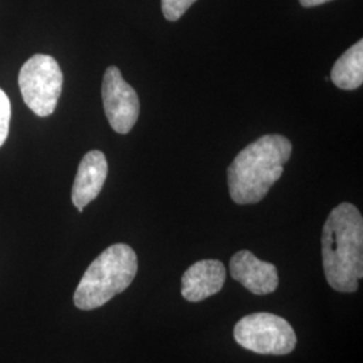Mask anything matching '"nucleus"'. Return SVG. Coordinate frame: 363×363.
<instances>
[{
  "label": "nucleus",
  "mask_w": 363,
  "mask_h": 363,
  "mask_svg": "<svg viewBox=\"0 0 363 363\" xmlns=\"http://www.w3.org/2000/svg\"><path fill=\"white\" fill-rule=\"evenodd\" d=\"M322 256L333 289L358 291L363 277V218L354 205L343 202L330 213L322 234Z\"/></svg>",
  "instance_id": "f257e3e1"
},
{
  "label": "nucleus",
  "mask_w": 363,
  "mask_h": 363,
  "mask_svg": "<svg viewBox=\"0 0 363 363\" xmlns=\"http://www.w3.org/2000/svg\"><path fill=\"white\" fill-rule=\"evenodd\" d=\"M292 143L281 135H265L238 152L228 169L229 193L237 205L257 203L284 172Z\"/></svg>",
  "instance_id": "f03ea898"
},
{
  "label": "nucleus",
  "mask_w": 363,
  "mask_h": 363,
  "mask_svg": "<svg viewBox=\"0 0 363 363\" xmlns=\"http://www.w3.org/2000/svg\"><path fill=\"white\" fill-rule=\"evenodd\" d=\"M138 273V256L127 244L106 247L84 273L74 292L78 310H96L132 284Z\"/></svg>",
  "instance_id": "7ed1b4c3"
},
{
  "label": "nucleus",
  "mask_w": 363,
  "mask_h": 363,
  "mask_svg": "<svg viewBox=\"0 0 363 363\" xmlns=\"http://www.w3.org/2000/svg\"><path fill=\"white\" fill-rule=\"evenodd\" d=\"M235 342L261 355H286L296 347V334L286 319L269 313H250L234 325Z\"/></svg>",
  "instance_id": "20e7f679"
},
{
  "label": "nucleus",
  "mask_w": 363,
  "mask_h": 363,
  "mask_svg": "<svg viewBox=\"0 0 363 363\" xmlns=\"http://www.w3.org/2000/svg\"><path fill=\"white\" fill-rule=\"evenodd\" d=\"M64 74L58 62L46 54H35L22 66L19 88L27 106L39 117L50 116L62 91Z\"/></svg>",
  "instance_id": "39448f33"
},
{
  "label": "nucleus",
  "mask_w": 363,
  "mask_h": 363,
  "mask_svg": "<svg viewBox=\"0 0 363 363\" xmlns=\"http://www.w3.org/2000/svg\"><path fill=\"white\" fill-rule=\"evenodd\" d=\"M103 104L111 127L120 135L128 133L140 113V101L135 89L124 81L116 66H109L103 79Z\"/></svg>",
  "instance_id": "423d86ee"
},
{
  "label": "nucleus",
  "mask_w": 363,
  "mask_h": 363,
  "mask_svg": "<svg viewBox=\"0 0 363 363\" xmlns=\"http://www.w3.org/2000/svg\"><path fill=\"white\" fill-rule=\"evenodd\" d=\"M230 274L255 295H268L279 286V273L271 262L257 259L249 250H240L230 259Z\"/></svg>",
  "instance_id": "0eeeda50"
},
{
  "label": "nucleus",
  "mask_w": 363,
  "mask_h": 363,
  "mask_svg": "<svg viewBox=\"0 0 363 363\" xmlns=\"http://www.w3.org/2000/svg\"><path fill=\"white\" fill-rule=\"evenodd\" d=\"M226 281V268L218 259H201L182 277V296L198 303L218 294Z\"/></svg>",
  "instance_id": "6e6552de"
},
{
  "label": "nucleus",
  "mask_w": 363,
  "mask_h": 363,
  "mask_svg": "<svg viewBox=\"0 0 363 363\" xmlns=\"http://www.w3.org/2000/svg\"><path fill=\"white\" fill-rule=\"evenodd\" d=\"M108 175V162L101 151H91L82 157L72 190L73 205L82 211L100 194Z\"/></svg>",
  "instance_id": "1a4fd4ad"
},
{
  "label": "nucleus",
  "mask_w": 363,
  "mask_h": 363,
  "mask_svg": "<svg viewBox=\"0 0 363 363\" xmlns=\"http://www.w3.org/2000/svg\"><path fill=\"white\" fill-rule=\"evenodd\" d=\"M334 85L343 91H354L363 84V40H358L337 60L331 70Z\"/></svg>",
  "instance_id": "9d476101"
},
{
  "label": "nucleus",
  "mask_w": 363,
  "mask_h": 363,
  "mask_svg": "<svg viewBox=\"0 0 363 363\" xmlns=\"http://www.w3.org/2000/svg\"><path fill=\"white\" fill-rule=\"evenodd\" d=\"M196 0H162V11L169 22L181 19Z\"/></svg>",
  "instance_id": "9b49d317"
},
{
  "label": "nucleus",
  "mask_w": 363,
  "mask_h": 363,
  "mask_svg": "<svg viewBox=\"0 0 363 363\" xmlns=\"http://www.w3.org/2000/svg\"><path fill=\"white\" fill-rule=\"evenodd\" d=\"M11 120V103L9 96L0 89V147L4 144L9 136Z\"/></svg>",
  "instance_id": "f8f14e48"
},
{
  "label": "nucleus",
  "mask_w": 363,
  "mask_h": 363,
  "mask_svg": "<svg viewBox=\"0 0 363 363\" xmlns=\"http://www.w3.org/2000/svg\"><path fill=\"white\" fill-rule=\"evenodd\" d=\"M298 1L303 7H316V6H322V4L333 1V0H298Z\"/></svg>",
  "instance_id": "ddd939ff"
}]
</instances>
